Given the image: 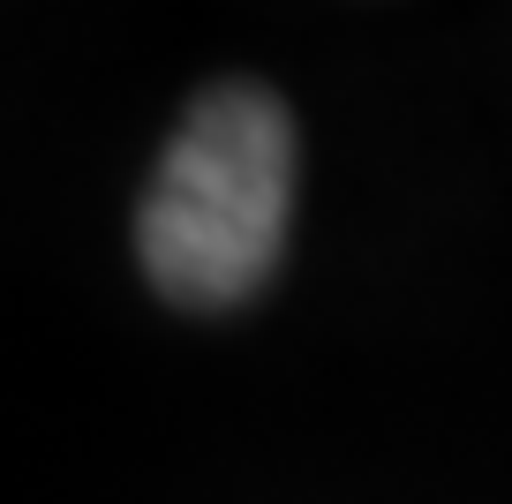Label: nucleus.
<instances>
[{
    "mask_svg": "<svg viewBox=\"0 0 512 504\" xmlns=\"http://www.w3.org/2000/svg\"><path fill=\"white\" fill-rule=\"evenodd\" d=\"M294 211V121L272 91L219 83L189 106L136 204L144 279L181 309H234L272 279Z\"/></svg>",
    "mask_w": 512,
    "mask_h": 504,
    "instance_id": "f257e3e1",
    "label": "nucleus"
}]
</instances>
